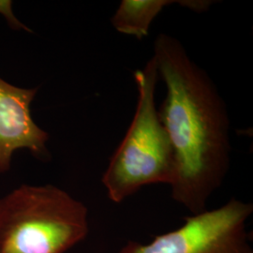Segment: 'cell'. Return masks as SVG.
Segmentation results:
<instances>
[{"label": "cell", "instance_id": "2", "mask_svg": "<svg viewBox=\"0 0 253 253\" xmlns=\"http://www.w3.org/2000/svg\"><path fill=\"white\" fill-rule=\"evenodd\" d=\"M133 79L138 92L135 113L101 178L109 199L116 204L145 186H170L174 176L172 144L156 106L159 74L153 55L143 70H136Z\"/></svg>", "mask_w": 253, "mask_h": 253}, {"label": "cell", "instance_id": "5", "mask_svg": "<svg viewBox=\"0 0 253 253\" xmlns=\"http://www.w3.org/2000/svg\"><path fill=\"white\" fill-rule=\"evenodd\" d=\"M37 91L20 88L0 78V173L9 170L11 156L20 148H27L39 158L49 157V135L30 113Z\"/></svg>", "mask_w": 253, "mask_h": 253}, {"label": "cell", "instance_id": "6", "mask_svg": "<svg viewBox=\"0 0 253 253\" xmlns=\"http://www.w3.org/2000/svg\"><path fill=\"white\" fill-rule=\"evenodd\" d=\"M214 3L211 0H122L111 23L119 33L141 41L148 35L152 22L164 8L178 4L194 12H206Z\"/></svg>", "mask_w": 253, "mask_h": 253}, {"label": "cell", "instance_id": "1", "mask_svg": "<svg viewBox=\"0 0 253 253\" xmlns=\"http://www.w3.org/2000/svg\"><path fill=\"white\" fill-rule=\"evenodd\" d=\"M154 58L166 96L159 117L174 156L171 194L190 215L208 210L211 195L230 167V119L226 104L208 73L174 37L161 33Z\"/></svg>", "mask_w": 253, "mask_h": 253}, {"label": "cell", "instance_id": "4", "mask_svg": "<svg viewBox=\"0 0 253 253\" xmlns=\"http://www.w3.org/2000/svg\"><path fill=\"white\" fill-rule=\"evenodd\" d=\"M252 203L230 200L213 210L184 218L179 228L149 243L128 240L118 253H253L247 222Z\"/></svg>", "mask_w": 253, "mask_h": 253}, {"label": "cell", "instance_id": "3", "mask_svg": "<svg viewBox=\"0 0 253 253\" xmlns=\"http://www.w3.org/2000/svg\"><path fill=\"white\" fill-rule=\"evenodd\" d=\"M88 232L87 208L54 185H22L0 199V253H66Z\"/></svg>", "mask_w": 253, "mask_h": 253}]
</instances>
